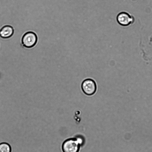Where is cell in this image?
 <instances>
[{
	"label": "cell",
	"instance_id": "cell-1",
	"mask_svg": "<svg viewBox=\"0 0 152 152\" xmlns=\"http://www.w3.org/2000/svg\"><path fill=\"white\" fill-rule=\"evenodd\" d=\"M84 143V138L80 136L68 139L62 145V151L63 152H79L80 147Z\"/></svg>",
	"mask_w": 152,
	"mask_h": 152
},
{
	"label": "cell",
	"instance_id": "cell-2",
	"mask_svg": "<svg viewBox=\"0 0 152 152\" xmlns=\"http://www.w3.org/2000/svg\"><path fill=\"white\" fill-rule=\"evenodd\" d=\"M82 90L84 94L88 96H91L96 93L97 86L95 81L91 78L84 80L81 85Z\"/></svg>",
	"mask_w": 152,
	"mask_h": 152
},
{
	"label": "cell",
	"instance_id": "cell-3",
	"mask_svg": "<svg viewBox=\"0 0 152 152\" xmlns=\"http://www.w3.org/2000/svg\"><path fill=\"white\" fill-rule=\"evenodd\" d=\"M37 41L36 34L32 31H28L23 35L21 42L23 46L26 48H30L34 46Z\"/></svg>",
	"mask_w": 152,
	"mask_h": 152
},
{
	"label": "cell",
	"instance_id": "cell-4",
	"mask_svg": "<svg viewBox=\"0 0 152 152\" xmlns=\"http://www.w3.org/2000/svg\"><path fill=\"white\" fill-rule=\"evenodd\" d=\"M116 20L119 24L124 26L130 25L133 23L135 20L132 15L125 12H122L118 14Z\"/></svg>",
	"mask_w": 152,
	"mask_h": 152
},
{
	"label": "cell",
	"instance_id": "cell-5",
	"mask_svg": "<svg viewBox=\"0 0 152 152\" xmlns=\"http://www.w3.org/2000/svg\"><path fill=\"white\" fill-rule=\"evenodd\" d=\"M14 33V29L11 26L7 25L2 27L0 29V37L3 39L10 37Z\"/></svg>",
	"mask_w": 152,
	"mask_h": 152
},
{
	"label": "cell",
	"instance_id": "cell-6",
	"mask_svg": "<svg viewBox=\"0 0 152 152\" xmlns=\"http://www.w3.org/2000/svg\"><path fill=\"white\" fill-rule=\"evenodd\" d=\"M11 148L8 143L3 142L0 144V152H11Z\"/></svg>",
	"mask_w": 152,
	"mask_h": 152
}]
</instances>
